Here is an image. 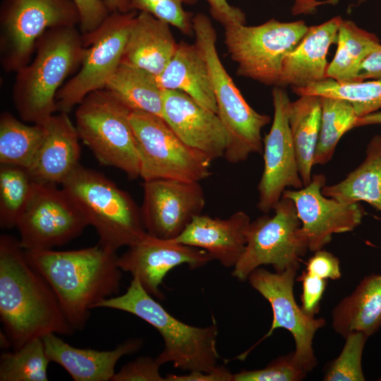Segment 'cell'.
<instances>
[{"instance_id":"obj_1","label":"cell","mask_w":381,"mask_h":381,"mask_svg":"<svg viewBox=\"0 0 381 381\" xmlns=\"http://www.w3.org/2000/svg\"><path fill=\"white\" fill-rule=\"evenodd\" d=\"M0 318L13 349L47 334L75 331L50 285L28 262L19 240L6 234L0 236Z\"/></svg>"},{"instance_id":"obj_2","label":"cell","mask_w":381,"mask_h":381,"mask_svg":"<svg viewBox=\"0 0 381 381\" xmlns=\"http://www.w3.org/2000/svg\"><path fill=\"white\" fill-rule=\"evenodd\" d=\"M25 255L54 291L75 330L83 329L91 309L119 292V256L98 243L71 250H25Z\"/></svg>"},{"instance_id":"obj_3","label":"cell","mask_w":381,"mask_h":381,"mask_svg":"<svg viewBox=\"0 0 381 381\" xmlns=\"http://www.w3.org/2000/svg\"><path fill=\"white\" fill-rule=\"evenodd\" d=\"M35 51L32 61L16 72L12 99L23 121L43 124L57 111V92L81 66L87 47L76 26H61L47 30Z\"/></svg>"},{"instance_id":"obj_4","label":"cell","mask_w":381,"mask_h":381,"mask_svg":"<svg viewBox=\"0 0 381 381\" xmlns=\"http://www.w3.org/2000/svg\"><path fill=\"white\" fill-rule=\"evenodd\" d=\"M97 308H107L133 314L155 328L164 348L156 357L161 365L172 363L186 371H210L217 365L216 348L218 327L214 321L207 327L187 325L171 315L133 277L126 291L101 301Z\"/></svg>"},{"instance_id":"obj_5","label":"cell","mask_w":381,"mask_h":381,"mask_svg":"<svg viewBox=\"0 0 381 381\" xmlns=\"http://www.w3.org/2000/svg\"><path fill=\"white\" fill-rule=\"evenodd\" d=\"M193 28L195 43L202 49L208 64L217 114L226 132L224 158L229 163L238 164L252 154H262V130L271 118L249 105L226 71L217 49V33L209 17L201 13L193 16Z\"/></svg>"},{"instance_id":"obj_6","label":"cell","mask_w":381,"mask_h":381,"mask_svg":"<svg viewBox=\"0 0 381 381\" xmlns=\"http://www.w3.org/2000/svg\"><path fill=\"white\" fill-rule=\"evenodd\" d=\"M61 187L83 212L89 225L95 227L102 247L116 252L147 234L140 208L126 191L102 173L78 164Z\"/></svg>"},{"instance_id":"obj_7","label":"cell","mask_w":381,"mask_h":381,"mask_svg":"<svg viewBox=\"0 0 381 381\" xmlns=\"http://www.w3.org/2000/svg\"><path fill=\"white\" fill-rule=\"evenodd\" d=\"M132 111L105 88L88 94L78 105L75 128L80 139L104 165L140 177V161L130 123Z\"/></svg>"},{"instance_id":"obj_8","label":"cell","mask_w":381,"mask_h":381,"mask_svg":"<svg viewBox=\"0 0 381 381\" xmlns=\"http://www.w3.org/2000/svg\"><path fill=\"white\" fill-rule=\"evenodd\" d=\"M303 20L270 19L258 25L224 28V44L236 73L266 85L278 86L282 61L308 29Z\"/></svg>"},{"instance_id":"obj_9","label":"cell","mask_w":381,"mask_h":381,"mask_svg":"<svg viewBox=\"0 0 381 381\" xmlns=\"http://www.w3.org/2000/svg\"><path fill=\"white\" fill-rule=\"evenodd\" d=\"M130 123L143 181L175 179L200 182L211 174L212 160L183 143L160 116L133 111Z\"/></svg>"},{"instance_id":"obj_10","label":"cell","mask_w":381,"mask_h":381,"mask_svg":"<svg viewBox=\"0 0 381 381\" xmlns=\"http://www.w3.org/2000/svg\"><path fill=\"white\" fill-rule=\"evenodd\" d=\"M273 210L272 216L265 214L250 222L244 253L231 273L239 281L247 280L262 265H271L279 273L298 270L309 250L294 202L282 197Z\"/></svg>"},{"instance_id":"obj_11","label":"cell","mask_w":381,"mask_h":381,"mask_svg":"<svg viewBox=\"0 0 381 381\" xmlns=\"http://www.w3.org/2000/svg\"><path fill=\"white\" fill-rule=\"evenodd\" d=\"M80 22L72 0H5L0 14L2 68L18 72L30 63L37 41L47 30Z\"/></svg>"},{"instance_id":"obj_12","label":"cell","mask_w":381,"mask_h":381,"mask_svg":"<svg viewBox=\"0 0 381 381\" xmlns=\"http://www.w3.org/2000/svg\"><path fill=\"white\" fill-rule=\"evenodd\" d=\"M137 12L109 13L95 32L83 35L86 54L78 73L57 92V111L68 114L88 94L105 87L121 62Z\"/></svg>"},{"instance_id":"obj_13","label":"cell","mask_w":381,"mask_h":381,"mask_svg":"<svg viewBox=\"0 0 381 381\" xmlns=\"http://www.w3.org/2000/svg\"><path fill=\"white\" fill-rule=\"evenodd\" d=\"M88 225L83 212L62 187L35 182L32 197L16 227L20 246L32 250L66 244Z\"/></svg>"},{"instance_id":"obj_14","label":"cell","mask_w":381,"mask_h":381,"mask_svg":"<svg viewBox=\"0 0 381 381\" xmlns=\"http://www.w3.org/2000/svg\"><path fill=\"white\" fill-rule=\"evenodd\" d=\"M296 273L294 269L279 273L260 267L249 274L247 280L270 303L272 310L271 327L261 341L278 328L286 329L294 339L296 361L309 373L318 365L313 341L317 331L325 325V320L307 315L297 305L294 294Z\"/></svg>"},{"instance_id":"obj_15","label":"cell","mask_w":381,"mask_h":381,"mask_svg":"<svg viewBox=\"0 0 381 381\" xmlns=\"http://www.w3.org/2000/svg\"><path fill=\"white\" fill-rule=\"evenodd\" d=\"M274 115L269 133L263 138L264 167L258 185V209L264 214L273 210L286 188L303 187L289 123L291 102L283 87L272 91Z\"/></svg>"},{"instance_id":"obj_16","label":"cell","mask_w":381,"mask_h":381,"mask_svg":"<svg viewBox=\"0 0 381 381\" xmlns=\"http://www.w3.org/2000/svg\"><path fill=\"white\" fill-rule=\"evenodd\" d=\"M143 187V224L147 234L157 238H177L205 205L200 182L154 179L144 181Z\"/></svg>"},{"instance_id":"obj_17","label":"cell","mask_w":381,"mask_h":381,"mask_svg":"<svg viewBox=\"0 0 381 381\" xmlns=\"http://www.w3.org/2000/svg\"><path fill=\"white\" fill-rule=\"evenodd\" d=\"M325 185L323 174H314L309 184L300 189H286L282 195L294 202L312 252L322 249L333 234L353 231L365 214L359 202H342L324 195L322 189Z\"/></svg>"},{"instance_id":"obj_18","label":"cell","mask_w":381,"mask_h":381,"mask_svg":"<svg viewBox=\"0 0 381 381\" xmlns=\"http://www.w3.org/2000/svg\"><path fill=\"white\" fill-rule=\"evenodd\" d=\"M211 260L210 255L203 249L146 234L119 256L118 265L122 271L137 278L152 297L163 300L159 288L171 270L183 264L196 269Z\"/></svg>"},{"instance_id":"obj_19","label":"cell","mask_w":381,"mask_h":381,"mask_svg":"<svg viewBox=\"0 0 381 381\" xmlns=\"http://www.w3.org/2000/svg\"><path fill=\"white\" fill-rule=\"evenodd\" d=\"M162 119L183 143L212 161L224 157L227 135L217 113L182 92L163 90Z\"/></svg>"},{"instance_id":"obj_20","label":"cell","mask_w":381,"mask_h":381,"mask_svg":"<svg viewBox=\"0 0 381 381\" xmlns=\"http://www.w3.org/2000/svg\"><path fill=\"white\" fill-rule=\"evenodd\" d=\"M249 215L237 211L226 219L196 216L175 241L206 250L225 267H234L244 253Z\"/></svg>"},{"instance_id":"obj_21","label":"cell","mask_w":381,"mask_h":381,"mask_svg":"<svg viewBox=\"0 0 381 381\" xmlns=\"http://www.w3.org/2000/svg\"><path fill=\"white\" fill-rule=\"evenodd\" d=\"M45 126V137L27 171L35 183L62 184L80 164V138L67 113L54 114Z\"/></svg>"},{"instance_id":"obj_22","label":"cell","mask_w":381,"mask_h":381,"mask_svg":"<svg viewBox=\"0 0 381 381\" xmlns=\"http://www.w3.org/2000/svg\"><path fill=\"white\" fill-rule=\"evenodd\" d=\"M341 18L309 26L298 44L284 56L278 86L301 88L327 78V56L337 42Z\"/></svg>"},{"instance_id":"obj_23","label":"cell","mask_w":381,"mask_h":381,"mask_svg":"<svg viewBox=\"0 0 381 381\" xmlns=\"http://www.w3.org/2000/svg\"><path fill=\"white\" fill-rule=\"evenodd\" d=\"M42 339L50 362L63 367L75 381L111 380L118 361L135 353L143 345L141 339H128L113 350L98 351L74 347L54 333Z\"/></svg>"},{"instance_id":"obj_24","label":"cell","mask_w":381,"mask_h":381,"mask_svg":"<svg viewBox=\"0 0 381 381\" xmlns=\"http://www.w3.org/2000/svg\"><path fill=\"white\" fill-rule=\"evenodd\" d=\"M170 26L150 13L138 11L121 63L155 75L160 74L174 55L179 44Z\"/></svg>"},{"instance_id":"obj_25","label":"cell","mask_w":381,"mask_h":381,"mask_svg":"<svg viewBox=\"0 0 381 381\" xmlns=\"http://www.w3.org/2000/svg\"><path fill=\"white\" fill-rule=\"evenodd\" d=\"M155 77L162 90L182 92L217 113L208 64L202 49L195 43L179 42L167 66Z\"/></svg>"},{"instance_id":"obj_26","label":"cell","mask_w":381,"mask_h":381,"mask_svg":"<svg viewBox=\"0 0 381 381\" xmlns=\"http://www.w3.org/2000/svg\"><path fill=\"white\" fill-rule=\"evenodd\" d=\"M332 327L344 339L353 332L368 337L381 327V274L365 276L332 309Z\"/></svg>"},{"instance_id":"obj_27","label":"cell","mask_w":381,"mask_h":381,"mask_svg":"<svg viewBox=\"0 0 381 381\" xmlns=\"http://www.w3.org/2000/svg\"><path fill=\"white\" fill-rule=\"evenodd\" d=\"M322 193L342 202L364 201L381 212V135L370 139L365 159L355 169L341 181L325 185Z\"/></svg>"},{"instance_id":"obj_28","label":"cell","mask_w":381,"mask_h":381,"mask_svg":"<svg viewBox=\"0 0 381 381\" xmlns=\"http://www.w3.org/2000/svg\"><path fill=\"white\" fill-rule=\"evenodd\" d=\"M321 112V99L318 95H299L297 99L291 101L289 106V128L303 186L309 184L312 180Z\"/></svg>"},{"instance_id":"obj_29","label":"cell","mask_w":381,"mask_h":381,"mask_svg":"<svg viewBox=\"0 0 381 381\" xmlns=\"http://www.w3.org/2000/svg\"><path fill=\"white\" fill-rule=\"evenodd\" d=\"M104 88L132 111H143L162 118L163 90L155 75L121 63Z\"/></svg>"},{"instance_id":"obj_30","label":"cell","mask_w":381,"mask_h":381,"mask_svg":"<svg viewBox=\"0 0 381 381\" xmlns=\"http://www.w3.org/2000/svg\"><path fill=\"white\" fill-rule=\"evenodd\" d=\"M337 47L329 63L327 78L338 83L358 82L361 66L380 42L377 37L351 20L341 19L337 31Z\"/></svg>"},{"instance_id":"obj_31","label":"cell","mask_w":381,"mask_h":381,"mask_svg":"<svg viewBox=\"0 0 381 381\" xmlns=\"http://www.w3.org/2000/svg\"><path fill=\"white\" fill-rule=\"evenodd\" d=\"M47 133L45 123L28 125L11 113L0 116V164L28 169Z\"/></svg>"},{"instance_id":"obj_32","label":"cell","mask_w":381,"mask_h":381,"mask_svg":"<svg viewBox=\"0 0 381 381\" xmlns=\"http://www.w3.org/2000/svg\"><path fill=\"white\" fill-rule=\"evenodd\" d=\"M320 97L321 123L314 165H324L332 159L339 140L346 132L356 128L358 118L350 102L341 98Z\"/></svg>"},{"instance_id":"obj_33","label":"cell","mask_w":381,"mask_h":381,"mask_svg":"<svg viewBox=\"0 0 381 381\" xmlns=\"http://www.w3.org/2000/svg\"><path fill=\"white\" fill-rule=\"evenodd\" d=\"M292 90L298 96L313 95L346 99L351 103L358 117L381 109V78L341 83L327 78Z\"/></svg>"},{"instance_id":"obj_34","label":"cell","mask_w":381,"mask_h":381,"mask_svg":"<svg viewBox=\"0 0 381 381\" xmlns=\"http://www.w3.org/2000/svg\"><path fill=\"white\" fill-rule=\"evenodd\" d=\"M35 182L26 169L1 164L0 226L11 229L17 226L33 193Z\"/></svg>"},{"instance_id":"obj_35","label":"cell","mask_w":381,"mask_h":381,"mask_svg":"<svg viewBox=\"0 0 381 381\" xmlns=\"http://www.w3.org/2000/svg\"><path fill=\"white\" fill-rule=\"evenodd\" d=\"M42 337L34 339L0 358L1 381H47L49 363Z\"/></svg>"},{"instance_id":"obj_36","label":"cell","mask_w":381,"mask_h":381,"mask_svg":"<svg viewBox=\"0 0 381 381\" xmlns=\"http://www.w3.org/2000/svg\"><path fill=\"white\" fill-rule=\"evenodd\" d=\"M368 337L361 332H353L345 338L343 349L328 365L325 381H364L362 356Z\"/></svg>"},{"instance_id":"obj_37","label":"cell","mask_w":381,"mask_h":381,"mask_svg":"<svg viewBox=\"0 0 381 381\" xmlns=\"http://www.w3.org/2000/svg\"><path fill=\"white\" fill-rule=\"evenodd\" d=\"M198 0H129L131 11L145 12L175 27L187 35H193V16L184 9L185 5Z\"/></svg>"},{"instance_id":"obj_38","label":"cell","mask_w":381,"mask_h":381,"mask_svg":"<svg viewBox=\"0 0 381 381\" xmlns=\"http://www.w3.org/2000/svg\"><path fill=\"white\" fill-rule=\"evenodd\" d=\"M308 373L292 351L277 357L263 368L241 370L234 374L233 381H300Z\"/></svg>"},{"instance_id":"obj_39","label":"cell","mask_w":381,"mask_h":381,"mask_svg":"<svg viewBox=\"0 0 381 381\" xmlns=\"http://www.w3.org/2000/svg\"><path fill=\"white\" fill-rule=\"evenodd\" d=\"M161 365L156 358L140 356L123 365L111 381H166L159 373Z\"/></svg>"},{"instance_id":"obj_40","label":"cell","mask_w":381,"mask_h":381,"mask_svg":"<svg viewBox=\"0 0 381 381\" xmlns=\"http://www.w3.org/2000/svg\"><path fill=\"white\" fill-rule=\"evenodd\" d=\"M296 280L302 283L301 309L307 315L315 317L320 310V303L327 286V279L303 270Z\"/></svg>"},{"instance_id":"obj_41","label":"cell","mask_w":381,"mask_h":381,"mask_svg":"<svg viewBox=\"0 0 381 381\" xmlns=\"http://www.w3.org/2000/svg\"><path fill=\"white\" fill-rule=\"evenodd\" d=\"M80 13V30L83 35L95 32L109 14L102 0H72Z\"/></svg>"},{"instance_id":"obj_42","label":"cell","mask_w":381,"mask_h":381,"mask_svg":"<svg viewBox=\"0 0 381 381\" xmlns=\"http://www.w3.org/2000/svg\"><path fill=\"white\" fill-rule=\"evenodd\" d=\"M314 253L306 263L307 272L325 279L341 277L339 260L336 256L322 249Z\"/></svg>"},{"instance_id":"obj_43","label":"cell","mask_w":381,"mask_h":381,"mask_svg":"<svg viewBox=\"0 0 381 381\" xmlns=\"http://www.w3.org/2000/svg\"><path fill=\"white\" fill-rule=\"evenodd\" d=\"M215 20L224 28L246 24L245 13L239 8L231 5L228 0H205Z\"/></svg>"},{"instance_id":"obj_44","label":"cell","mask_w":381,"mask_h":381,"mask_svg":"<svg viewBox=\"0 0 381 381\" xmlns=\"http://www.w3.org/2000/svg\"><path fill=\"white\" fill-rule=\"evenodd\" d=\"M234 374L222 365H217L210 371H190L186 375L167 374L166 381H233Z\"/></svg>"},{"instance_id":"obj_45","label":"cell","mask_w":381,"mask_h":381,"mask_svg":"<svg viewBox=\"0 0 381 381\" xmlns=\"http://www.w3.org/2000/svg\"><path fill=\"white\" fill-rule=\"evenodd\" d=\"M380 78H381V44L363 61L358 74V81Z\"/></svg>"},{"instance_id":"obj_46","label":"cell","mask_w":381,"mask_h":381,"mask_svg":"<svg viewBox=\"0 0 381 381\" xmlns=\"http://www.w3.org/2000/svg\"><path fill=\"white\" fill-rule=\"evenodd\" d=\"M291 13L293 16L314 14L317 8L325 4L319 0H293Z\"/></svg>"},{"instance_id":"obj_47","label":"cell","mask_w":381,"mask_h":381,"mask_svg":"<svg viewBox=\"0 0 381 381\" xmlns=\"http://www.w3.org/2000/svg\"><path fill=\"white\" fill-rule=\"evenodd\" d=\"M107 8L111 12H128L131 11L129 0H102Z\"/></svg>"},{"instance_id":"obj_48","label":"cell","mask_w":381,"mask_h":381,"mask_svg":"<svg viewBox=\"0 0 381 381\" xmlns=\"http://www.w3.org/2000/svg\"><path fill=\"white\" fill-rule=\"evenodd\" d=\"M374 124H381V109L358 117L356 123V128Z\"/></svg>"},{"instance_id":"obj_49","label":"cell","mask_w":381,"mask_h":381,"mask_svg":"<svg viewBox=\"0 0 381 381\" xmlns=\"http://www.w3.org/2000/svg\"><path fill=\"white\" fill-rule=\"evenodd\" d=\"M339 0H326L325 1V4H336L339 1Z\"/></svg>"}]
</instances>
